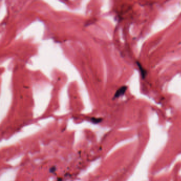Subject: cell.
Listing matches in <instances>:
<instances>
[{
  "instance_id": "cell-4",
  "label": "cell",
  "mask_w": 181,
  "mask_h": 181,
  "mask_svg": "<svg viewBox=\"0 0 181 181\" xmlns=\"http://www.w3.org/2000/svg\"><path fill=\"white\" fill-rule=\"evenodd\" d=\"M55 170H56V167H55V166L52 167L50 169V172H51V173H54V171H55Z\"/></svg>"
},
{
  "instance_id": "cell-1",
  "label": "cell",
  "mask_w": 181,
  "mask_h": 181,
  "mask_svg": "<svg viewBox=\"0 0 181 181\" xmlns=\"http://www.w3.org/2000/svg\"><path fill=\"white\" fill-rule=\"evenodd\" d=\"M127 87L125 85H124V86L121 87V88H119L116 92L115 94V95H114V98H119L120 97L123 96V95L125 94V92L126 91Z\"/></svg>"
},
{
  "instance_id": "cell-3",
  "label": "cell",
  "mask_w": 181,
  "mask_h": 181,
  "mask_svg": "<svg viewBox=\"0 0 181 181\" xmlns=\"http://www.w3.org/2000/svg\"><path fill=\"white\" fill-rule=\"evenodd\" d=\"M90 121H91L93 123H94L95 124H97V123H99L101 122H102V119L101 118H94V117H93V118H91V119H90Z\"/></svg>"
},
{
  "instance_id": "cell-5",
  "label": "cell",
  "mask_w": 181,
  "mask_h": 181,
  "mask_svg": "<svg viewBox=\"0 0 181 181\" xmlns=\"http://www.w3.org/2000/svg\"><path fill=\"white\" fill-rule=\"evenodd\" d=\"M58 181H62V178H59Z\"/></svg>"
},
{
  "instance_id": "cell-2",
  "label": "cell",
  "mask_w": 181,
  "mask_h": 181,
  "mask_svg": "<svg viewBox=\"0 0 181 181\" xmlns=\"http://www.w3.org/2000/svg\"><path fill=\"white\" fill-rule=\"evenodd\" d=\"M137 65L138 66V67L139 68V69L140 70V72H141V75L142 76V78H145L146 75V74H147V72H146V71L144 69V68L142 67V65L140 64V63L139 62H137Z\"/></svg>"
}]
</instances>
